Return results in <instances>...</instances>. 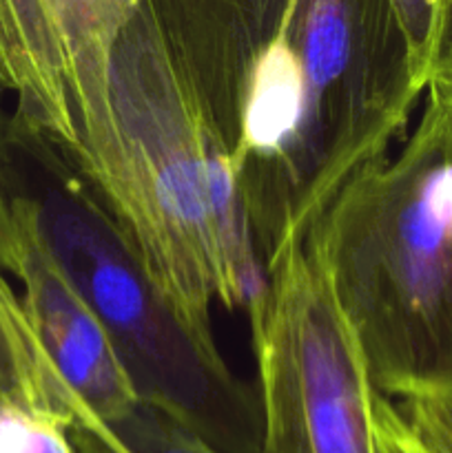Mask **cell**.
<instances>
[{
  "label": "cell",
  "mask_w": 452,
  "mask_h": 453,
  "mask_svg": "<svg viewBox=\"0 0 452 453\" xmlns=\"http://www.w3.org/2000/svg\"><path fill=\"white\" fill-rule=\"evenodd\" d=\"M12 199L0 175V273H12L13 257H16V221H13Z\"/></svg>",
  "instance_id": "13"
},
{
  "label": "cell",
  "mask_w": 452,
  "mask_h": 453,
  "mask_svg": "<svg viewBox=\"0 0 452 453\" xmlns=\"http://www.w3.org/2000/svg\"><path fill=\"white\" fill-rule=\"evenodd\" d=\"M399 411L428 453H452V385L399 396Z\"/></svg>",
  "instance_id": "11"
},
{
  "label": "cell",
  "mask_w": 452,
  "mask_h": 453,
  "mask_svg": "<svg viewBox=\"0 0 452 453\" xmlns=\"http://www.w3.org/2000/svg\"><path fill=\"white\" fill-rule=\"evenodd\" d=\"M35 211L47 246L109 332L140 401L215 449L260 453V396L220 349L204 348L186 330L100 199L66 181L35 199Z\"/></svg>",
  "instance_id": "4"
},
{
  "label": "cell",
  "mask_w": 452,
  "mask_h": 453,
  "mask_svg": "<svg viewBox=\"0 0 452 453\" xmlns=\"http://www.w3.org/2000/svg\"><path fill=\"white\" fill-rule=\"evenodd\" d=\"M266 279L246 314L260 380V453H375L379 389L317 237L286 243Z\"/></svg>",
  "instance_id": "5"
},
{
  "label": "cell",
  "mask_w": 452,
  "mask_h": 453,
  "mask_svg": "<svg viewBox=\"0 0 452 453\" xmlns=\"http://www.w3.org/2000/svg\"><path fill=\"white\" fill-rule=\"evenodd\" d=\"M75 429H93L118 453H224L142 401L118 423Z\"/></svg>",
  "instance_id": "9"
},
{
  "label": "cell",
  "mask_w": 452,
  "mask_h": 453,
  "mask_svg": "<svg viewBox=\"0 0 452 453\" xmlns=\"http://www.w3.org/2000/svg\"><path fill=\"white\" fill-rule=\"evenodd\" d=\"M372 436L375 453H428L410 432L393 398L381 392H377L372 407Z\"/></svg>",
  "instance_id": "12"
},
{
  "label": "cell",
  "mask_w": 452,
  "mask_h": 453,
  "mask_svg": "<svg viewBox=\"0 0 452 453\" xmlns=\"http://www.w3.org/2000/svg\"><path fill=\"white\" fill-rule=\"evenodd\" d=\"M430 82H434L441 87V91L446 93L448 102H450V109H452V47H450V51H448V56L443 58V62L439 65L437 73L433 75V80H430Z\"/></svg>",
  "instance_id": "15"
},
{
  "label": "cell",
  "mask_w": 452,
  "mask_h": 453,
  "mask_svg": "<svg viewBox=\"0 0 452 453\" xmlns=\"http://www.w3.org/2000/svg\"><path fill=\"white\" fill-rule=\"evenodd\" d=\"M390 7L406 40L412 80L425 93L452 47V0H390Z\"/></svg>",
  "instance_id": "8"
},
{
  "label": "cell",
  "mask_w": 452,
  "mask_h": 453,
  "mask_svg": "<svg viewBox=\"0 0 452 453\" xmlns=\"http://www.w3.org/2000/svg\"><path fill=\"white\" fill-rule=\"evenodd\" d=\"M69 438L78 453H118L93 429H71Z\"/></svg>",
  "instance_id": "14"
},
{
  "label": "cell",
  "mask_w": 452,
  "mask_h": 453,
  "mask_svg": "<svg viewBox=\"0 0 452 453\" xmlns=\"http://www.w3.org/2000/svg\"><path fill=\"white\" fill-rule=\"evenodd\" d=\"M144 0H51L69 104L78 128L75 166L96 184L109 164L113 144L111 122V65L120 38Z\"/></svg>",
  "instance_id": "6"
},
{
  "label": "cell",
  "mask_w": 452,
  "mask_h": 453,
  "mask_svg": "<svg viewBox=\"0 0 452 453\" xmlns=\"http://www.w3.org/2000/svg\"><path fill=\"white\" fill-rule=\"evenodd\" d=\"M0 93L16 102L22 135L78 155L65 58L51 0H0Z\"/></svg>",
  "instance_id": "7"
},
{
  "label": "cell",
  "mask_w": 452,
  "mask_h": 453,
  "mask_svg": "<svg viewBox=\"0 0 452 453\" xmlns=\"http://www.w3.org/2000/svg\"><path fill=\"white\" fill-rule=\"evenodd\" d=\"M310 233L375 388H450L452 109L439 84L401 146L359 168Z\"/></svg>",
  "instance_id": "3"
},
{
  "label": "cell",
  "mask_w": 452,
  "mask_h": 453,
  "mask_svg": "<svg viewBox=\"0 0 452 453\" xmlns=\"http://www.w3.org/2000/svg\"><path fill=\"white\" fill-rule=\"evenodd\" d=\"M0 453H78L56 416L0 392Z\"/></svg>",
  "instance_id": "10"
},
{
  "label": "cell",
  "mask_w": 452,
  "mask_h": 453,
  "mask_svg": "<svg viewBox=\"0 0 452 453\" xmlns=\"http://www.w3.org/2000/svg\"><path fill=\"white\" fill-rule=\"evenodd\" d=\"M264 268L390 153L424 93L390 0H153Z\"/></svg>",
  "instance_id": "1"
},
{
  "label": "cell",
  "mask_w": 452,
  "mask_h": 453,
  "mask_svg": "<svg viewBox=\"0 0 452 453\" xmlns=\"http://www.w3.org/2000/svg\"><path fill=\"white\" fill-rule=\"evenodd\" d=\"M111 122L109 164L91 188L186 330L220 349L213 310L248 314L269 279L229 155L153 0L115 49Z\"/></svg>",
  "instance_id": "2"
}]
</instances>
